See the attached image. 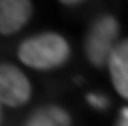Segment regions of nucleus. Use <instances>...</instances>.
Wrapping results in <instances>:
<instances>
[{"label": "nucleus", "instance_id": "obj_1", "mask_svg": "<svg viewBox=\"0 0 128 126\" xmlns=\"http://www.w3.org/2000/svg\"><path fill=\"white\" fill-rule=\"evenodd\" d=\"M72 55L66 38L55 32H44L21 42L17 49L19 60L34 70H55L66 64Z\"/></svg>", "mask_w": 128, "mask_h": 126}, {"label": "nucleus", "instance_id": "obj_2", "mask_svg": "<svg viewBox=\"0 0 128 126\" xmlns=\"http://www.w3.org/2000/svg\"><path fill=\"white\" fill-rule=\"evenodd\" d=\"M119 42V23L113 15H100L90 24L85 38V55L96 68L106 66L113 47Z\"/></svg>", "mask_w": 128, "mask_h": 126}, {"label": "nucleus", "instance_id": "obj_3", "mask_svg": "<svg viewBox=\"0 0 128 126\" xmlns=\"http://www.w3.org/2000/svg\"><path fill=\"white\" fill-rule=\"evenodd\" d=\"M32 85L28 77L13 64H0V106L19 107L30 100Z\"/></svg>", "mask_w": 128, "mask_h": 126}, {"label": "nucleus", "instance_id": "obj_4", "mask_svg": "<svg viewBox=\"0 0 128 126\" xmlns=\"http://www.w3.org/2000/svg\"><path fill=\"white\" fill-rule=\"evenodd\" d=\"M32 17L30 0H0V34L19 32Z\"/></svg>", "mask_w": 128, "mask_h": 126}, {"label": "nucleus", "instance_id": "obj_5", "mask_svg": "<svg viewBox=\"0 0 128 126\" xmlns=\"http://www.w3.org/2000/svg\"><path fill=\"white\" fill-rule=\"evenodd\" d=\"M108 68L113 87L120 98H128V42H117L108 58Z\"/></svg>", "mask_w": 128, "mask_h": 126}, {"label": "nucleus", "instance_id": "obj_6", "mask_svg": "<svg viewBox=\"0 0 128 126\" xmlns=\"http://www.w3.org/2000/svg\"><path fill=\"white\" fill-rule=\"evenodd\" d=\"M23 126H72V117L58 106H44L38 107Z\"/></svg>", "mask_w": 128, "mask_h": 126}, {"label": "nucleus", "instance_id": "obj_7", "mask_svg": "<svg viewBox=\"0 0 128 126\" xmlns=\"http://www.w3.org/2000/svg\"><path fill=\"white\" fill-rule=\"evenodd\" d=\"M87 102L90 104L92 107H96V109H108L109 107V98L104 96V94H88Z\"/></svg>", "mask_w": 128, "mask_h": 126}, {"label": "nucleus", "instance_id": "obj_8", "mask_svg": "<svg viewBox=\"0 0 128 126\" xmlns=\"http://www.w3.org/2000/svg\"><path fill=\"white\" fill-rule=\"evenodd\" d=\"M115 126H128V109L122 107L119 111V118H117V124Z\"/></svg>", "mask_w": 128, "mask_h": 126}, {"label": "nucleus", "instance_id": "obj_9", "mask_svg": "<svg viewBox=\"0 0 128 126\" xmlns=\"http://www.w3.org/2000/svg\"><path fill=\"white\" fill-rule=\"evenodd\" d=\"M58 2H62V4H66V6H76V4H81L83 0H58Z\"/></svg>", "mask_w": 128, "mask_h": 126}, {"label": "nucleus", "instance_id": "obj_10", "mask_svg": "<svg viewBox=\"0 0 128 126\" xmlns=\"http://www.w3.org/2000/svg\"><path fill=\"white\" fill-rule=\"evenodd\" d=\"M0 122H2V106H0Z\"/></svg>", "mask_w": 128, "mask_h": 126}]
</instances>
